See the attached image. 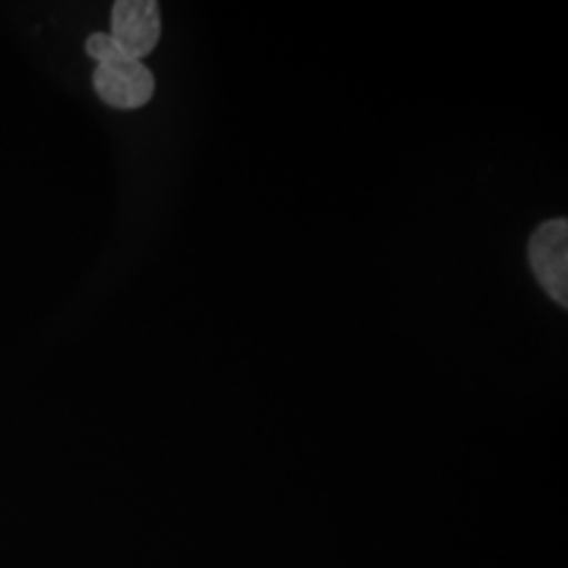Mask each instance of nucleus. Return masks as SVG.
<instances>
[{
    "mask_svg": "<svg viewBox=\"0 0 568 568\" xmlns=\"http://www.w3.org/2000/svg\"><path fill=\"white\" fill-rule=\"evenodd\" d=\"M161 7L154 0H119L112 7V32L122 51L142 61L161 41Z\"/></svg>",
    "mask_w": 568,
    "mask_h": 568,
    "instance_id": "3",
    "label": "nucleus"
},
{
    "mask_svg": "<svg viewBox=\"0 0 568 568\" xmlns=\"http://www.w3.org/2000/svg\"><path fill=\"white\" fill-rule=\"evenodd\" d=\"M528 262L549 297L568 307V222L565 217L546 222L532 232Z\"/></svg>",
    "mask_w": 568,
    "mask_h": 568,
    "instance_id": "2",
    "label": "nucleus"
},
{
    "mask_svg": "<svg viewBox=\"0 0 568 568\" xmlns=\"http://www.w3.org/2000/svg\"><path fill=\"white\" fill-rule=\"evenodd\" d=\"M84 51L98 61L93 89L103 103L116 110H138L154 95V77L140 60L129 58L119 42L105 32H93Z\"/></svg>",
    "mask_w": 568,
    "mask_h": 568,
    "instance_id": "1",
    "label": "nucleus"
}]
</instances>
